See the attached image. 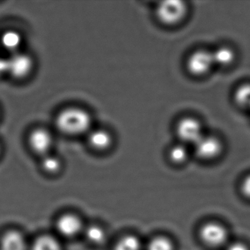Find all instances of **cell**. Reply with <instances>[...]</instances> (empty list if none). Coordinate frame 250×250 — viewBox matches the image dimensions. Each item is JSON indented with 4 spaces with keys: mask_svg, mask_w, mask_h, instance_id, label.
Returning a JSON list of instances; mask_svg holds the SVG:
<instances>
[{
    "mask_svg": "<svg viewBox=\"0 0 250 250\" xmlns=\"http://www.w3.org/2000/svg\"><path fill=\"white\" fill-rule=\"evenodd\" d=\"M56 124L62 132L69 135H78L88 131L91 125V118L83 109L68 108L58 115Z\"/></svg>",
    "mask_w": 250,
    "mask_h": 250,
    "instance_id": "6da1fadb",
    "label": "cell"
},
{
    "mask_svg": "<svg viewBox=\"0 0 250 250\" xmlns=\"http://www.w3.org/2000/svg\"><path fill=\"white\" fill-rule=\"evenodd\" d=\"M187 3L180 0H169L160 2L156 8L158 20L167 26L181 24L188 14Z\"/></svg>",
    "mask_w": 250,
    "mask_h": 250,
    "instance_id": "7a4b0ae2",
    "label": "cell"
},
{
    "mask_svg": "<svg viewBox=\"0 0 250 250\" xmlns=\"http://www.w3.org/2000/svg\"><path fill=\"white\" fill-rule=\"evenodd\" d=\"M200 241L208 247L217 248L227 245L229 241V231L225 225L217 221H208L198 229Z\"/></svg>",
    "mask_w": 250,
    "mask_h": 250,
    "instance_id": "3957f363",
    "label": "cell"
},
{
    "mask_svg": "<svg viewBox=\"0 0 250 250\" xmlns=\"http://www.w3.org/2000/svg\"><path fill=\"white\" fill-rule=\"evenodd\" d=\"M175 132L183 144H195L204 134L201 122L193 117L181 118L176 124Z\"/></svg>",
    "mask_w": 250,
    "mask_h": 250,
    "instance_id": "277c9868",
    "label": "cell"
},
{
    "mask_svg": "<svg viewBox=\"0 0 250 250\" xmlns=\"http://www.w3.org/2000/svg\"><path fill=\"white\" fill-rule=\"evenodd\" d=\"M194 154L200 160H214L219 157L223 150L222 142L219 137L213 135H203L194 145Z\"/></svg>",
    "mask_w": 250,
    "mask_h": 250,
    "instance_id": "5b68a950",
    "label": "cell"
},
{
    "mask_svg": "<svg viewBox=\"0 0 250 250\" xmlns=\"http://www.w3.org/2000/svg\"><path fill=\"white\" fill-rule=\"evenodd\" d=\"M214 65L212 53L206 49H198L193 52L187 60L188 73L195 77L206 75Z\"/></svg>",
    "mask_w": 250,
    "mask_h": 250,
    "instance_id": "8992f818",
    "label": "cell"
},
{
    "mask_svg": "<svg viewBox=\"0 0 250 250\" xmlns=\"http://www.w3.org/2000/svg\"><path fill=\"white\" fill-rule=\"evenodd\" d=\"M57 232L63 238H75L84 229L81 218L74 213H65L58 216L55 222Z\"/></svg>",
    "mask_w": 250,
    "mask_h": 250,
    "instance_id": "52a82bcc",
    "label": "cell"
},
{
    "mask_svg": "<svg viewBox=\"0 0 250 250\" xmlns=\"http://www.w3.org/2000/svg\"><path fill=\"white\" fill-rule=\"evenodd\" d=\"M52 143L53 140L50 133L43 128L35 130L29 137V144L32 150L43 156L49 154Z\"/></svg>",
    "mask_w": 250,
    "mask_h": 250,
    "instance_id": "ba28073f",
    "label": "cell"
},
{
    "mask_svg": "<svg viewBox=\"0 0 250 250\" xmlns=\"http://www.w3.org/2000/svg\"><path fill=\"white\" fill-rule=\"evenodd\" d=\"M9 73L15 78L22 79L29 75L33 68L31 58L25 54L15 53L8 58Z\"/></svg>",
    "mask_w": 250,
    "mask_h": 250,
    "instance_id": "9c48e42d",
    "label": "cell"
},
{
    "mask_svg": "<svg viewBox=\"0 0 250 250\" xmlns=\"http://www.w3.org/2000/svg\"><path fill=\"white\" fill-rule=\"evenodd\" d=\"M24 234L17 229H10L0 240V250H29Z\"/></svg>",
    "mask_w": 250,
    "mask_h": 250,
    "instance_id": "30bf717a",
    "label": "cell"
},
{
    "mask_svg": "<svg viewBox=\"0 0 250 250\" xmlns=\"http://www.w3.org/2000/svg\"><path fill=\"white\" fill-rule=\"evenodd\" d=\"M83 233L86 241L95 247H100L105 244L107 239V232L105 228L98 224H91L84 227Z\"/></svg>",
    "mask_w": 250,
    "mask_h": 250,
    "instance_id": "8fae6325",
    "label": "cell"
},
{
    "mask_svg": "<svg viewBox=\"0 0 250 250\" xmlns=\"http://www.w3.org/2000/svg\"><path fill=\"white\" fill-rule=\"evenodd\" d=\"M29 250H63L61 241L50 234H42L33 241Z\"/></svg>",
    "mask_w": 250,
    "mask_h": 250,
    "instance_id": "7c38bea8",
    "label": "cell"
},
{
    "mask_svg": "<svg viewBox=\"0 0 250 250\" xmlns=\"http://www.w3.org/2000/svg\"><path fill=\"white\" fill-rule=\"evenodd\" d=\"M214 65L223 68L229 66L235 60V52L232 48L228 46H221L211 52Z\"/></svg>",
    "mask_w": 250,
    "mask_h": 250,
    "instance_id": "4fadbf2b",
    "label": "cell"
},
{
    "mask_svg": "<svg viewBox=\"0 0 250 250\" xmlns=\"http://www.w3.org/2000/svg\"><path fill=\"white\" fill-rule=\"evenodd\" d=\"M88 142L93 148L98 150H104L111 146L112 137L105 130H96L89 134Z\"/></svg>",
    "mask_w": 250,
    "mask_h": 250,
    "instance_id": "5bb4252c",
    "label": "cell"
},
{
    "mask_svg": "<svg viewBox=\"0 0 250 250\" xmlns=\"http://www.w3.org/2000/svg\"><path fill=\"white\" fill-rule=\"evenodd\" d=\"M112 250H143V243L137 235L126 234L115 242Z\"/></svg>",
    "mask_w": 250,
    "mask_h": 250,
    "instance_id": "9a60e30c",
    "label": "cell"
},
{
    "mask_svg": "<svg viewBox=\"0 0 250 250\" xmlns=\"http://www.w3.org/2000/svg\"><path fill=\"white\" fill-rule=\"evenodd\" d=\"M175 245L172 238L167 235H157L149 240L146 250H175Z\"/></svg>",
    "mask_w": 250,
    "mask_h": 250,
    "instance_id": "2e32d148",
    "label": "cell"
},
{
    "mask_svg": "<svg viewBox=\"0 0 250 250\" xmlns=\"http://www.w3.org/2000/svg\"><path fill=\"white\" fill-rule=\"evenodd\" d=\"M189 152L185 144H177L169 149L168 158L174 165H181L185 164L188 159Z\"/></svg>",
    "mask_w": 250,
    "mask_h": 250,
    "instance_id": "e0dca14e",
    "label": "cell"
},
{
    "mask_svg": "<svg viewBox=\"0 0 250 250\" xmlns=\"http://www.w3.org/2000/svg\"><path fill=\"white\" fill-rule=\"evenodd\" d=\"M233 99L240 107H249L250 104V83H244L234 91Z\"/></svg>",
    "mask_w": 250,
    "mask_h": 250,
    "instance_id": "ac0fdd59",
    "label": "cell"
},
{
    "mask_svg": "<svg viewBox=\"0 0 250 250\" xmlns=\"http://www.w3.org/2000/svg\"><path fill=\"white\" fill-rule=\"evenodd\" d=\"M1 42L4 48L11 52H16L21 46V36L17 32L10 30L2 35Z\"/></svg>",
    "mask_w": 250,
    "mask_h": 250,
    "instance_id": "d6986e66",
    "label": "cell"
},
{
    "mask_svg": "<svg viewBox=\"0 0 250 250\" xmlns=\"http://www.w3.org/2000/svg\"><path fill=\"white\" fill-rule=\"evenodd\" d=\"M42 167L46 173L55 175L62 169V162L59 158L47 154L42 159Z\"/></svg>",
    "mask_w": 250,
    "mask_h": 250,
    "instance_id": "ffe728a7",
    "label": "cell"
},
{
    "mask_svg": "<svg viewBox=\"0 0 250 250\" xmlns=\"http://www.w3.org/2000/svg\"><path fill=\"white\" fill-rule=\"evenodd\" d=\"M240 191L245 198L250 200V174L246 175L240 183Z\"/></svg>",
    "mask_w": 250,
    "mask_h": 250,
    "instance_id": "44dd1931",
    "label": "cell"
},
{
    "mask_svg": "<svg viewBox=\"0 0 250 250\" xmlns=\"http://www.w3.org/2000/svg\"><path fill=\"white\" fill-rule=\"evenodd\" d=\"M226 250H250V246L241 241H232L227 244Z\"/></svg>",
    "mask_w": 250,
    "mask_h": 250,
    "instance_id": "7402d4cb",
    "label": "cell"
},
{
    "mask_svg": "<svg viewBox=\"0 0 250 250\" xmlns=\"http://www.w3.org/2000/svg\"><path fill=\"white\" fill-rule=\"evenodd\" d=\"M9 73V62L6 58H0V76Z\"/></svg>",
    "mask_w": 250,
    "mask_h": 250,
    "instance_id": "603a6c76",
    "label": "cell"
},
{
    "mask_svg": "<svg viewBox=\"0 0 250 250\" xmlns=\"http://www.w3.org/2000/svg\"><path fill=\"white\" fill-rule=\"evenodd\" d=\"M249 108H250V106H249Z\"/></svg>",
    "mask_w": 250,
    "mask_h": 250,
    "instance_id": "cb8c5ba5",
    "label": "cell"
}]
</instances>
